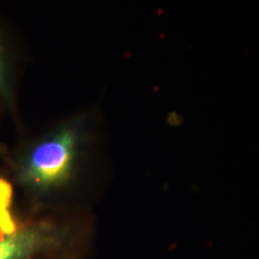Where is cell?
<instances>
[{
    "label": "cell",
    "mask_w": 259,
    "mask_h": 259,
    "mask_svg": "<svg viewBox=\"0 0 259 259\" xmlns=\"http://www.w3.org/2000/svg\"><path fill=\"white\" fill-rule=\"evenodd\" d=\"M0 98L11 105L13 103V91L10 79L8 66L3 51L0 47Z\"/></svg>",
    "instance_id": "obj_3"
},
{
    "label": "cell",
    "mask_w": 259,
    "mask_h": 259,
    "mask_svg": "<svg viewBox=\"0 0 259 259\" xmlns=\"http://www.w3.org/2000/svg\"><path fill=\"white\" fill-rule=\"evenodd\" d=\"M15 191L0 178V259H76L74 228L45 212L15 205Z\"/></svg>",
    "instance_id": "obj_2"
},
{
    "label": "cell",
    "mask_w": 259,
    "mask_h": 259,
    "mask_svg": "<svg viewBox=\"0 0 259 259\" xmlns=\"http://www.w3.org/2000/svg\"><path fill=\"white\" fill-rule=\"evenodd\" d=\"M83 147V127L69 122L39 138L19 154L11 165V184L27 201V209L44 212L47 200L71 186Z\"/></svg>",
    "instance_id": "obj_1"
}]
</instances>
